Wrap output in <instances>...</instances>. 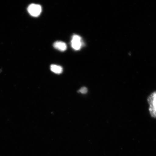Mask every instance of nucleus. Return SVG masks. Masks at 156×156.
<instances>
[{
  "mask_svg": "<svg viewBox=\"0 0 156 156\" xmlns=\"http://www.w3.org/2000/svg\"><path fill=\"white\" fill-rule=\"evenodd\" d=\"M148 103L149 105V111L151 115L156 118V91L151 94L148 97Z\"/></svg>",
  "mask_w": 156,
  "mask_h": 156,
  "instance_id": "1",
  "label": "nucleus"
},
{
  "mask_svg": "<svg viewBox=\"0 0 156 156\" xmlns=\"http://www.w3.org/2000/svg\"><path fill=\"white\" fill-rule=\"evenodd\" d=\"M27 10L30 15L33 17H37L40 15L42 8L40 5L32 4L29 6Z\"/></svg>",
  "mask_w": 156,
  "mask_h": 156,
  "instance_id": "2",
  "label": "nucleus"
},
{
  "mask_svg": "<svg viewBox=\"0 0 156 156\" xmlns=\"http://www.w3.org/2000/svg\"><path fill=\"white\" fill-rule=\"evenodd\" d=\"M71 44L73 49L78 51L81 49L83 42L81 37L77 35H74L72 37Z\"/></svg>",
  "mask_w": 156,
  "mask_h": 156,
  "instance_id": "3",
  "label": "nucleus"
},
{
  "mask_svg": "<svg viewBox=\"0 0 156 156\" xmlns=\"http://www.w3.org/2000/svg\"><path fill=\"white\" fill-rule=\"evenodd\" d=\"M53 46L56 49L62 52L65 51L67 49V45L65 43L60 41H58L55 42Z\"/></svg>",
  "mask_w": 156,
  "mask_h": 156,
  "instance_id": "4",
  "label": "nucleus"
},
{
  "mask_svg": "<svg viewBox=\"0 0 156 156\" xmlns=\"http://www.w3.org/2000/svg\"><path fill=\"white\" fill-rule=\"evenodd\" d=\"M50 69L53 73L57 74H61L63 71V68L61 66L55 64H52L50 66Z\"/></svg>",
  "mask_w": 156,
  "mask_h": 156,
  "instance_id": "5",
  "label": "nucleus"
},
{
  "mask_svg": "<svg viewBox=\"0 0 156 156\" xmlns=\"http://www.w3.org/2000/svg\"><path fill=\"white\" fill-rule=\"evenodd\" d=\"M78 92L80 93L83 94L87 93V87H83L80 89Z\"/></svg>",
  "mask_w": 156,
  "mask_h": 156,
  "instance_id": "6",
  "label": "nucleus"
}]
</instances>
